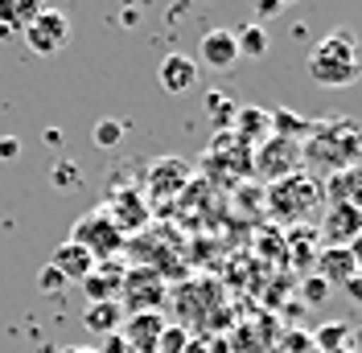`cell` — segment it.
<instances>
[{"mask_svg": "<svg viewBox=\"0 0 362 353\" xmlns=\"http://www.w3.org/2000/svg\"><path fill=\"white\" fill-rule=\"evenodd\" d=\"M194 181V169L181 160V156H165V160H153L148 173H144V185H148V198L153 201H173L189 189Z\"/></svg>", "mask_w": 362, "mask_h": 353, "instance_id": "obj_7", "label": "cell"}, {"mask_svg": "<svg viewBox=\"0 0 362 353\" xmlns=\"http://www.w3.org/2000/svg\"><path fill=\"white\" fill-rule=\"evenodd\" d=\"M321 181L309 176L305 169L293 176H284V181H272L264 201H268V214L276 222H293V226H305V222L313 218L317 210H321Z\"/></svg>", "mask_w": 362, "mask_h": 353, "instance_id": "obj_3", "label": "cell"}, {"mask_svg": "<svg viewBox=\"0 0 362 353\" xmlns=\"http://www.w3.org/2000/svg\"><path fill=\"white\" fill-rule=\"evenodd\" d=\"M341 353H350V349H341Z\"/></svg>", "mask_w": 362, "mask_h": 353, "instance_id": "obj_38", "label": "cell"}, {"mask_svg": "<svg viewBox=\"0 0 362 353\" xmlns=\"http://www.w3.org/2000/svg\"><path fill=\"white\" fill-rule=\"evenodd\" d=\"M45 8V0H0V42H13V33H21Z\"/></svg>", "mask_w": 362, "mask_h": 353, "instance_id": "obj_19", "label": "cell"}, {"mask_svg": "<svg viewBox=\"0 0 362 353\" xmlns=\"http://www.w3.org/2000/svg\"><path fill=\"white\" fill-rule=\"evenodd\" d=\"M272 136H280V140H305L309 136V128H313V119H305V115H293V111H284V107H272Z\"/></svg>", "mask_w": 362, "mask_h": 353, "instance_id": "obj_23", "label": "cell"}, {"mask_svg": "<svg viewBox=\"0 0 362 353\" xmlns=\"http://www.w3.org/2000/svg\"><path fill=\"white\" fill-rule=\"evenodd\" d=\"M309 78H313L317 87L325 90H341V87H354L362 83V42L354 37V29H329L321 42L309 49Z\"/></svg>", "mask_w": 362, "mask_h": 353, "instance_id": "obj_2", "label": "cell"}, {"mask_svg": "<svg viewBox=\"0 0 362 353\" xmlns=\"http://www.w3.org/2000/svg\"><path fill=\"white\" fill-rule=\"evenodd\" d=\"M362 164V124L350 115H325L313 119L309 136L300 140V169L309 176H329L341 169Z\"/></svg>", "mask_w": 362, "mask_h": 353, "instance_id": "obj_1", "label": "cell"}, {"mask_svg": "<svg viewBox=\"0 0 362 353\" xmlns=\"http://www.w3.org/2000/svg\"><path fill=\"white\" fill-rule=\"evenodd\" d=\"M49 267H54V271H62V280H66V284H83L90 271H95V255H90V251H83L78 243H70V239H66V243L54 251Z\"/></svg>", "mask_w": 362, "mask_h": 353, "instance_id": "obj_16", "label": "cell"}, {"mask_svg": "<svg viewBox=\"0 0 362 353\" xmlns=\"http://www.w3.org/2000/svg\"><path fill=\"white\" fill-rule=\"evenodd\" d=\"M300 296H305L309 309H317V304L329 300V284H325L321 275H313V271H305V275H300Z\"/></svg>", "mask_w": 362, "mask_h": 353, "instance_id": "obj_28", "label": "cell"}, {"mask_svg": "<svg viewBox=\"0 0 362 353\" xmlns=\"http://www.w3.org/2000/svg\"><path fill=\"white\" fill-rule=\"evenodd\" d=\"M226 132L235 140H243L247 148H255V144H264L272 136V115L264 107H235V119H230Z\"/></svg>", "mask_w": 362, "mask_h": 353, "instance_id": "obj_15", "label": "cell"}, {"mask_svg": "<svg viewBox=\"0 0 362 353\" xmlns=\"http://www.w3.org/2000/svg\"><path fill=\"white\" fill-rule=\"evenodd\" d=\"M0 156H4V160H17V156H21V140H17V136H4V140H0Z\"/></svg>", "mask_w": 362, "mask_h": 353, "instance_id": "obj_33", "label": "cell"}, {"mask_svg": "<svg viewBox=\"0 0 362 353\" xmlns=\"http://www.w3.org/2000/svg\"><path fill=\"white\" fill-rule=\"evenodd\" d=\"M124 271L128 267L119 263V259H107V263H95L87 280H83V296H87L90 304H103V300H119V287H124Z\"/></svg>", "mask_w": 362, "mask_h": 353, "instance_id": "obj_12", "label": "cell"}, {"mask_svg": "<svg viewBox=\"0 0 362 353\" xmlns=\"http://www.w3.org/2000/svg\"><path fill=\"white\" fill-rule=\"evenodd\" d=\"M341 292H346V300H350V304H362V267L346 280V284H341Z\"/></svg>", "mask_w": 362, "mask_h": 353, "instance_id": "obj_32", "label": "cell"}, {"mask_svg": "<svg viewBox=\"0 0 362 353\" xmlns=\"http://www.w3.org/2000/svg\"><path fill=\"white\" fill-rule=\"evenodd\" d=\"M354 271H358V263H354L350 246H321L313 259V275H321L329 287H341Z\"/></svg>", "mask_w": 362, "mask_h": 353, "instance_id": "obj_13", "label": "cell"}, {"mask_svg": "<svg viewBox=\"0 0 362 353\" xmlns=\"http://www.w3.org/2000/svg\"><path fill=\"white\" fill-rule=\"evenodd\" d=\"M358 234H362V205H338V201H329L321 210V230H317L321 246H350Z\"/></svg>", "mask_w": 362, "mask_h": 353, "instance_id": "obj_8", "label": "cell"}, {"mask_svg": "<svg viewBox=\"0 0 362 353\" xmlns=\"http://www.w3.org/2000/svg\"><path fill=\"white\" fill-rule=\"evenodd\" d=\"M313 349L317 353H341L350 349V325L346 321H329L313 333Z\"/></svg>", "mask_w": 362, "mask_h": 353, "instance_id": "obj_24", "label": "cell"}, {"mask_svg": "<svg viewBox=\"0 0 362 353\" xmlns=\"http://www.w3.org/2000/svg\"><path fill=\"white\" fill-rule=\"evenodd\" d=\"M124 132H128V128H124L119 119H99V124L90 128V144H95V148H115V144L124 140Z\"/></svg>", "mask_w": 362, "mask_h": 353, "instance_id": "obj_26", "label": "cell"}, {"mask_svg": "<svg viewBox=\"0 0 362 353\" xmlns=\"http://www.w3.org/2000/svg\"><path fill=\"white\" fill-rule=\"evenodd\" d=\"M45 144H49V148H58V144H62V132H58V128H45V136H42Z\"/></svg>", "mask_w": 362, "mask_h": 353, "instance_id": "obj_34", "label": "cell"}, {"mask_svg": "<svg viewBox=\"0 0 362 353\" xmlns=\"http://www.w3.org/2000/svg\"><path fill=\"white\" fill-rule=\"evenodd\" d=\"M160 333H165V312H132L124 321V345L128 353H157L160 349Z\"/></svg>", "mask_w": 362, "mask_h": 353, "instance_id": "obj_10", "label": "cell"}, {"mask_svg": "<svg viewBox=\"0 0 362 353\" xmlns=\"http://www.w3.org/2000/svg\"><path fill=\"white\" fill-rule=\"evenodd\" d=\"M350 353H362V329H350Z\"/></svg>", "mask_w": 362, "mask_h": 353, "instance_id": "obj_35", "label": "cell"}, {"mask_svg": "<svg viewBox=\"0 0 362 353\" xmlns=\"http://www.w3.org/2000/svg\"><path fill=\"white\" fill-rule=\"evenodd\" d=\"M49 185H54V189H78V185H83L78 160H58V164L49 169Z\"/></svg>", "mask_w": 362, "mask_h": 353, "instance_id": "obj_27", "label": "cell"}, {"mask_svg": "<svg viewBox=\"0 0 362 353\" xmlns=\"http://www.w3.org/2000/svg\"><path fill=\"white\" fill-rule=\"evenodd\" d=\"M268 45H272L268 25L251 21V25H243V29H235V49H239V58H264Z\"/></svg>", "mask_w": 362, "mask_h": 353, "instance_id": "obj_22", "label": "cell"}, {"mask_svg": "<svg viewBox=\"0 0 362 353\" xmlns=\"http://www.w3.org/2000/svg\"><path fill=\"white\" fill-rule=\"evenodd\" d=\"M202 62L210 70H230L235 62H239V49H235V33L230 29H210L202 37Z\"/></svg>", "mask_w": 362, "mask_h": 353, "instance_id": "obj_18", "label": "cell"}, {"mask_svg": "<svg viewBox=\"0 0 362 353\" xmlns=\"http://www.w3.org/2000/svg\"><path fill=\"white\" fill-rule=\"evenodd\" d=\"M251 169L259 181H284V176L300 173V144L296 140H280V136H268L264 144L251 148Z\"/></svg>", "mask_w": 362, "mask_h": 353, "instance_id": "obj_5", "label": "cell"}, {"mask_svg": "<svg viewBox=\"0 0 362 353\" xmlns=\"http://www.w3.org/2000/svg\"><path fill=\"white\" fill-rule=\"evenodd\" d=\"M284 243H288V259L296 267H313L317 251H321V239H317L313 226H293L288 234H284Z\"/></svg>", "mask_w": 362, "mask_h": 353, "instance_id": "obj_21", "label": "cell"}, {"mask_svg": "<svg viewBox=\"0 0 362 353\" xmlns=\"http://www.w3.org/2000/svg\"><path fill=\"white\" fill-rule=\"evenodd\" d=\"M157 83L165 95H189L198 87V62L185 54H165L157 66Z\"/></svg>", "mask_w": 362, "mask_h": 353, "instance_id": "obj_11", "label": "cell"}, {"mask_svg": "<svg viewBox=\"0 0 362 353\" xmlns=\"http://www.w3.org/2000/svg\"><path fill=\"white\" fill-rule=\"evenodd\" d=\"M37 292L42 296H58V292H66V280H62V271H54V267L45 263L37 271Z\"/></svg>", "mask_w": 362, "mask_h": 353, "instance_id": "obj_29", "label": "cell"}, {"mask_svg": "<svg viewBox=\"0 0 362 353\" xmlns=\"http://www.w3.org/2000/svg\"><path fill=\"white\" fill-rule=\"evenodd\" d=\"M119 292L136 304V312H160V304H165V275L157 267H144V263L128 267Z\"/></svg>", "mask_w": 362, "mask_h": 353, "instance_id": "obj_9", "label": "cell"}, {"mask_svg": "<svg viewBox=\"0 0 362 353\" xmlns=\"http://www.w3.org/2000/svg\"><path fill=\"white\" fill-rule=\"evenodd\" d=\"M284 349H293V353H309V349H313V337H309L305 329H296L293 337H284Z\"/></svg>", "mask_w": 362, "mask_h": 353, "instance_id": "obj_31", "label": "cell"}, {"mask_svg": "<svg viewBox=\"0 0 362 353\" xmlns=\"http://www.w3.org/2000/svg\"><path fill=\"white\" fill-rule=\"evenodd\" d=\"M284 4H296V0H284Z\"/></svg>", "mask_w": 362, "mask_h": 353, "instance_id": "obj_37", "label": "cell"}, {"mask_svg": "<svg viewBox=\"0 0 362 353\" xmlns=\"http://www.w3.org/2000/svg\"><path fill=\"white\" fill-rule=\"evenodd\" d=\"M206 119H210L218 132H226L230 119H235V99L223 95V90H206Z\"/></svg>", "mask_w": 362, "mask_h": 353, "instance_id": "obj_25", "label": "cell"}, {"mask_svg": "<svg viewBox=\"0 0 362 353\" xmlns=\"http://www.w3.org/2000/svg\"><path fill=\"white\" fill-rule=\"evenodd\" d=\"M21 37H25V45H29L33 54L49 58V54H58V49L70 45V17L62 13V8H49V4H45L42 13L21 29Z\"/></svg>", "mask_w": 362, "mask_h": 353, "instance_id": "obj_6", "label": "cell"}, {"mask_svg": "<svg viewBox=\"0 0 362 353\" xmlns=\"http://www.w3.org/2000/svg\"><path fill=\"white\" fill-rule=\"evenodd\" d=\"M107 214H112V222L124 230V239H128L132 230H144L148 226V201L140 198L136 189H124V193H115V201L107 205Z\"/></svg>", "mask_w": 362, "mask_h": 353, "instance_id": "obj_14", "label": "cell"}, {"mask_svg": "<svg viewBox=\"0 0 362 353\" xmlns=\"http://www.w3.org/2000/svg\"><path fill=\"white\" fill-rule=\"evenodd\" d=\"M83 325H87V333H99V337L119 333V325H124V304H119V300L87 304V312H83Z\"/></svg>", "mask_w": 362, "mask_h": 353, "instance_id": "obj_20", "label": "cell"}, {"mask_svg": "<svg viewBox=\"0 0 362 353\" xmlns=\"http://www.w3.org/2000/svg\"><path fill=\"white\" fill-rule=\"evenodd\" d=\"M70 243H78L83 251H90V255H95V263H107V259H115V255L128 246V239H124V230L112 222L107 210H87L83 218L74 222Z\"/></svg>", "mask_w": 362, "mask_h": 353, "instance_id": "obj_4", "label": "cell"}, {"mask_svg": "<svg viewBox=\"0 0 362 353\" xmlns=\"http://www.w3.org/2000/svg\"><path fill=\"white\" fill-rule=\"evenodd\" d=\"M284 8H288L284 0H255V13H259V25H268L272 17H280Z\"/></svg>", "mask_w": 362, "mask_h": 353, "instance_id": "obj_30", "label": "cell"}, {"mask_svg": "<svg viewBox=\"0 0 362 353\" xmlns=\"http://www.w3.org/2000/svg\"><path fill=\"white\" fill-rule=\"evenodd\" d=\"M350 255H354V263L362 267V234H358V239H354V243H350Z\"/></svg>", "mask_w": 362, "mask_h": 353, "instance_id": "obj_36", "label": "cell"}, {"mask_svg": "<svg viewBox=\"0 0 362 353\" xmlns=\"http://www.w3.org/2000/svg\"><path fill=\"white\" fill-rule=\"evenodd\" d=\"M321 193L338 205H362V164L321 176Z\"/></svg>", "mask_w": 362, "mask_h": 353, "instance_id": "obj_17", "label": "cell"}]
</instances>
